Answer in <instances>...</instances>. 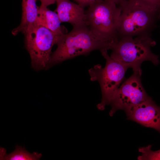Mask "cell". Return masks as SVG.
<instances>
[{"label": "cell", "mask_w": 160, "mask_h": 160, "mask_svg": "<svg viewBox=\"0 0 160 160\" xmlns=\"http://www.w3.org/2000/svg\"><path fill=\"white\" fill-rule=\"evenodd\" d=\"M87 25L105 50L111 49L119 39L118 29L121 9L115 3L101 0L85 11Z\"/></svg>", "instance_id": "6da1fadb"}, {"label": "cell", "mask_w": 160, "mask_h": 160, "mask_svg": "<svg viewBox=\"0 0 160 160\" xmlns=\"http://www.w3.org/2000/svg\"><path fill=\"white\" fill-rule=\"evenodd\" d=\"M121 9L118 29L119 39L151 35L160 20V14L131 0H125L118 5Z\"/></svg>", "instance_id": "7a4b0ae2"}, {"label": "cell", "mask_w": 160, "mask_h": 160, "mask_svg": "<svg viewBox=\"0 0 160 160\" xmlns=\"http://www.w3.org/2000/svg\"><path fill=\"white\" fill-rule=\"evenodd\" d=\"M156 44L151 35L121 38L111 49L110 56L132 68L133 72L142 73L141 66L144 61H150L155 65L159 63L158 56L151 50Z\"/></svg>", "instance_id": "3957f363"}, {"label": "cell", "mask_w": 160, "mask_h": 160, "mask_svg": "<svg viewBox=\"0 0 160 160\" xmlns=\"http://www.w3.org/2000/svg\"><path fill=\"white\" fill-rule=\"evenodd\" d=\"M56 44L57 47L51 54L48 68L95 50L106 51L87 26L73 28L69 33L62 35Z\"/></svg>", "instance_id": "277c9868"}, {"label": "cell", "mask_w": 160, "mask_h": 160, "mask_svg": "<svg viewBox=\"0 0 160 160\" xmlns=\"http://www.w3.org/2000/svg\"><path fill=\"white\" fill-rule=\"evenodd\" d=\"M107 52H101L106 59L105 67L103 68L98 64L89 70L91 80L98 81L100 87L101 101L97 105V107L101 111L105 109L106 105L111 104L129 68L127 66L112 58Z\"/></svg>", "instance_id": "5b68a950"}, {"label": "cell", "mask_w": 160, "mask_h": 160, "mask_svg": "<svg viewBox=\"0 0 160 160\" xmlns=\"http://www.w3.org/2000/svg\"><path fill=\"white\" fill-rule=\"evenodd\" d=\"M23 34L25 47L33 68L38 71L48 68L52 48L62 35L36 24Z\"/></svg>", "instance_id": "8992f818"}, {"label": "cell", "mask_w": 160, "mask_h": 160, "mask_svg": "<svg viewBox=\"0 0 160 160\" xmlns=\"http://www.w3.org/2000/svg\"><path fill=\"white\" fill-rule=\"evenodd\" d=\"M142 73L133 72L119 86L111 103L109 114L113 116L118 110H129L151 98L147 94L141 83Z\"/></svg>", "instance_id": "52a82bcc"}, {"label": "cell", "mask_w": 160, "mask_h": 160, "mask_svg": "<svg viewBox=\"0 0 160 160\" xmlns=\"http://www.w3.org/2000/svg\"><path fill=\"white\" fill-rule=\"evenodd\" d=\"M127 119L160 133V105L151 98L125 111Z\"/></svg>", "instance_id": "ba28073f"}, {"label": "cell", "mask_w": 160, "mask_h": 160, "mask_svg": "<svg viewBox=\"0 0 160 160\" xmlns=\"http://www.w3.org/2000/svg\"><path fill=\"white\" fill-rule=\"evenodd\" d=\"M56 2L55 10L61 23H69L73 28L87 26L84 9L79 4L70 0H56Z\"/></svg>", "instance_id": "9c48e42d"}, {"label": "cell", "mask_w": 160, "mask_h": 160, "mask_svg": "<svg viewBox=\"0 0 160 160\" xmlns=\"http://www.w3.org/2000/svg\"><path fill=\"white\" fill-rule=\"evenodd\" d=\"M37 0H22V13L20 24L12 31V34L16 36L20 33H24L31 27L36 23L39 7Z\"/></svg>", "instance_id": "30bf717a"}, {"label": "cell", "mask_w": 160, "mask_h": 160, "mask_svg": "<svg viewBox=\"0 0 160 160\" xmlns=\"http://www.w3.org/2000/svg\"><path fill=\"white\" fill-rule=\"evenodd\" d=\"M61 23L57 13L47 7L40 5L36 24L44 27L55 33L63 35L68 33L66 28L61 25Z\"/></svg>", "instance_id": "8fae6325"}, {"label": "cell", "mask_w": 160, "mask_h": 160, "mask_svg": "<svg viewBox=\"0 0 160 160\" xmlns=\"http://www.w3.org/2000/svg\"><path fill=\"white\" fill-rule=\"evenodd\" d=\"M42 156V154L37 152L31 153L24 147L16 145L15 150L7 154L6 149L3 148L0 149V159L6 160H38Z\"/></svg>", "instance_id": "7c38bea8"}, {"label": "cell", "mask_w": 160, "mask_h": 160, "mask_svg": "<svg viewBox=\"0 0 160 160\" xmlns=\"http://www.w3.org/2000/svg\"><path fill=\"white\" fill-rule=\"evenodd\" d=\"M151 145L146 147L139 148V151L141 155L139 156L137 159L139 160H160V149L153 151L151 150Z\"/></svg>", "instance_id": "4fadbf2b"}, {"label": "cell", "mask_w": 160, "mask_h": 160, "mask_svg": "<svg viewBox=\"0 0 160 160\" xmlns=\"http://www.w3.org/2000/svg\"><path fill=\"white\" fill-rule=\"evenodd\" d=\"M154 10L160 14V0H131Z\"/></svg>", "instance_id": "5bb4252c"}, {"label": "cell", "mask_w": 160, "mask_h": 160, "mask_svg": "<svg viewBox=\"0 0 160 160\" xmlns=\"http://www.w3.org/2000/svg\"><path fill=\"white\" fill-rule=\"evenodd\" d=\"M75 1L82 8L89 7L94 3L101 0H73Z\"/></svg>", "instance_id": "9a60e30c"}, {"label": "cell", "mask_w": 160, "mask_h": 160, "mask_svg": "<svg viewBox=\"0 0 160 160\" xmlns=\"http://www.w3.org/2000/svg\"><path fill=\"white\" fill-rule=\"evenodd\" d=\"M41 2V6L47 7L48 6L54 4L56 0H40Z\"/></svg>", "instance_id": "2e32d148"}, {"label": "cell", "mask_w": 160, "mask_h": 160, "mask_svg": "<svg viewBox=\"0 0 160 160\" xmlns=\"http://www.w3.org/2000/svg\"><path fill=\"white\" fill-rule=\"evenodd\" d=\"M110 1H111L115 4H116L117 5H118L120 4L122 2L125 0H108Z\"/></svg>", "instance_id": "e0dca14e"}]
</instances>
